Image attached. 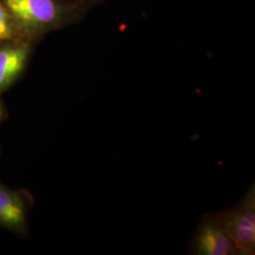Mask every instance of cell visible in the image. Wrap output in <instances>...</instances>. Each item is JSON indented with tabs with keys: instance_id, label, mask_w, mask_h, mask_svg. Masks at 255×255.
I'll return each instance as SVG.
<instances>
[{
	"instance_id": "obj_1",
	"label": "cell",
	"mask_w": 255,
	"mask_h": 255,
	"mask_svg": "<svg viewBox=\"0 0 255 255\" xmlns=\"http://www.w3.org/2000/svg\"><path fill=\"white\" fill-rule=\"evenodd\" d=\"M223 225L241 255H255V188L251 185L246 195L231 209L219 212Z\"/></svg>"
},
{
	"instance_id": "obj_2",
	"label": "cell",
	"mask_w": 255,
	"mask_h": 255,
	"mask_svg": "<svg viewBox=\"0 0 255 255\" xmlns=\"http://www.w3.org/2000/svg\"><path fill=\"white\" fill-rule=\"evenodd\" d=\"M192 255H238V251L223 225L219 213L202 217L194 235Z\"/></svg>"
},
{
	"instance_id": "obj_3",
	"label": "cell",
	"mask_w": 255,
	"mask_h": 255,
	"mask_svg": "<svg viewBox=\"0 0 255 255\" xmlns=\"http://www.w3.org/2000/svg\"><path fill=\"white\" fill-rule=\"evenodd\" d=\"M5 4L16 18L39 29L53 27L64 15L57 0H6Z\"/></svg>"
},
{
	"instance_id": "obj_4",
	"label": "cell",
	"mask_w": 255,
	"mask_h": 255,
	"mask_svg": "<svg viewBox=\"0 0 255 255\" xmlns=\"http://www.w3.org/2000/svg\"><path fill=\"white\" fill-rule=\"evenodd\" d=\"M28 53L27 45L0 48V92L7 89L22 72Z\"/></svg>"
},
{
	"instance_id": "obj_5",
	"label": "cell",
	"mask_w": 255,
	"mask_h": 255,
	"mask_svg": "<svg viewBox=\"0 0 255 255\" xmlns=\"http://www.w3.org/2000/svg\"><path fill=\"white\" fill-rule=\"evenodd\" d=\"M26 212L22 201L14 192L0 185V225L9 229L22 228Z\"/></svg>"
},
{
	"instance_id": "obj_6",
	"label": "cell",
	"mask_w": 255,
	"mask_h": 255,
	"mask_svg": "<svg viewBox=\"0 0 255 255\" xmlns=\"http://www.w3.org/2000/svg\"><path fill=\"white\" fill-rule=\"evenodd\" d=\"M10 36V28L9 24L0 23V40L8 39Z\"/></svg>"
},
{
	"instance_id": "obj_7",
	"label": "cell",
	"mask_w": 255,
	"mask_h": 255,
	"mask_svg": "<svg viewBox=\"0 0 255 255\" xmlns=\"http://www.w3.org/2000/svg\"><path fill=\"white\" fill-rule=\"evenodd\" d=\"M1 116H2V111H1V108H0V119H1Z\"/></svg>"
},
{
	"instance_id": "obj_8",
	"label": "cell",
	"mask_w": 255,
	"mask_h": 255,
	"mask_svg": "<svg viewBox=\"0 0 255 255\" xmlns=\"http://www.w3.org/2000/svg\"><path fill=\"white\" fill-rule=\"evenodd\" d=\"M88 1H101V0H88Z\"/></svg>"
}]
</instances>
